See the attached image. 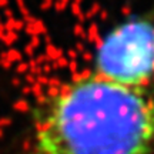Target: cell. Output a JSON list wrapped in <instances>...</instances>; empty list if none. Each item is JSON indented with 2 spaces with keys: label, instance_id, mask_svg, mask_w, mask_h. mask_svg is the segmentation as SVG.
<instances>
[{
  "label": "cell",
  "instance_id": "obj_2",
  "mask_svg": "<svg viewBox=\"0 0 154 154\" xmlns=\"http://www.w3.org/2000/svg\"><path fill=\"white\" fill-rule=\"evenodd\" d=\"M91 72L110 82L149 88L154 80V20L130 17L99 42Z\"/></svg>",
  "mask_w": 154,
  "mask_h": 154
},
{
  "label": "cell",
  "instance_id": "obj_1",
  "mask_svg": "<svg viewBox=\"0 0 154 154\" xmlns=\"http://www.w3.org/2000/svg\"><path fill=\"white\" fill-rule=\"evenodd\" d=\"M154 91L93 72L63 83L34 114L29 154H151Z\"/></svg>",
  "mask_w": 154,
  "mask_h": 154
}]
</instances>
